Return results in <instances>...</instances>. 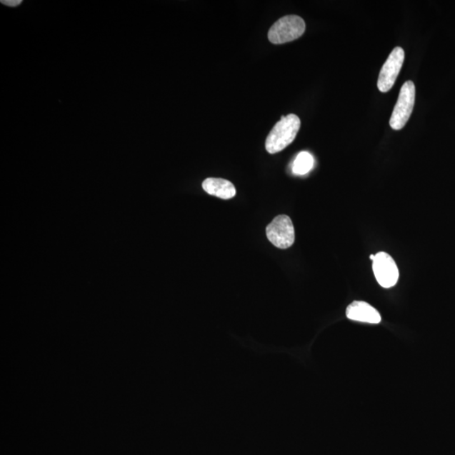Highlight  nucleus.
Returning a JSON list of instances; mask_svg holds the SVG:
<instances>
[{
    "mask_svg": "<svg viewBox=\"0 0 455 455\" xmlns=\"http://www.w3.org/2000/svg\"><path fill=\"white\" fill-rule=\"evenodd\" d=\"M370 259H371L372 261L374 259L375 255H370Z\"/></svg>",
    "mask_w": 455,
    "mask_h": 455,
    "instance_id": "obj_11",
    "label": "nucleus"
},
{
    "mask_svg": "<svg viewBox=\"0 0 455 455\" xmlns=\"http://www.w3.org/2000/svg\"><path fill=\"white\" fill-rule=\"evenodd\" d=\"M416 100V87L409 81L403 84L395 108H394L389 125L394 130H401L406 126L414 111Z\"/></svg>",
    "mask_w": 455,
    "mask_h": 455,
    "instance_id": "obj_3",
    "label": "nucleus"
},
{
    "mask_svg": "<svg viewBox=\"0 0 455 455\" xmlns=\"http://www.w3.org/2000/svg\"><path fill=\"white\" fill-rule=\"evenodd\" d=\"M405 61V51L400 46L394 49L379 75L378 88L382 93L388 92L395 84Z\"/></svg>",
    "mask_w": 455,
    "mask_h": 455,
    "instance_id": "obj_5",
    "label": "nucleus"
},
{
    "mask_svg": "<svg viewBox=\"0 0 455 455\" xmlns=\"http://www.w3.org/2000/svg\"><path fill=\"white\" fill-rule=\"evenodd\" d=\"M301 126L299 116L294 114L281 116L266 139V149L269 154L281 152L296 138Z\"/></svg>",
    "mask_w": 455,
    "mask_h": 455,
    "instance_id": "obj_1",
    "label": "nucleus"
},
{
    "mask_svg": "<svg viewBox=\"0 0 455 455\" xmlns=\"http://www.w3.org/2000/svg\"><path fill=\"white\" fill-rule=\"evenodd\" d=\"M373 271L379 285L384 289L394 287L399 280V269L395 260L386 252H379L373 260Z\"/></svg>",
    "mask_w": 455,
    "mask_h": 455,
    "instance_id": "obj_6",
    "label": "nucleus"
},
{
    "mask_svg": "<svg viewBox=\"0 0 455 455\" xmlns=\"http://www.w3.org/2000/svg\"><path fill=\"white\" fill-rule=\"evenodd\" d=\"M314 157L311 154L306 151L300 152L295 158L292 170L294 175L304 176L312 170L314 166Z\"/></svg>",
    "mask_w": 455,
    "mask_h": 455,
    "instance_id": "obj_9",
    "label": "nucleus"
},
{
    "mask_svg": "<svg viewBox=\"0 0 455 455\" xmlns=\"http://www.w3.org/2000/svg\"><path fill=\"white\" fill-rule=\"evenodd\" d=\"M346 316L349 320L364 323L379 324L381 321V314L377 309L364 301H354L349 304Z\"/></svg>",
    "mask_w": 455,
    "mask_h": 455,
    "instance_id": "obj_7",
    "label": "nucleus"
},
{
    "mask_svg": "<svg viewBox=\"0 0 455 455\" xmlns=\"http://www.w3.org/2000/svg\"><path fill=\"white\" fill-rule=\"evenodd\" d=\"M21 0H2L1 3L4 4V6H17L19 4L21 3Z\"/></svg>",
    "mask_w": 455,
    "mask_h": 455,
    "instance_id": "obj_10",
    "label": "nucleus"
},
{
    "mask_svg": "<svg viewBox=\"0 0 455 455\" xmlns=\"http://www.w3.org/2000/svg\"><path fill=\"white\" fill-rule=\"evenodd\" d=\"M306 31V22L298 16H287L274 23L269 32L274 44H284L299 39Z\"/></svg>",
    "mask_w": 455,
    "mask_h": 455,
    "instance_id": "obj_2",
    "label": "nucleus"
},
{
    "mask_svg": "<svg viewBox=\"0 0 455 455\" xmlns=\"http://www.w3.org/2000/svg\"><path fill=\"white\" fill-rule=\"evenodd\" d=\"M267 239L276 248L288 249L294 245L295 231L292 220L287 215H279L266 229Z\"/></svg>",
    "mask_w": 455,
    "mask_h": 455,
    "instance_id": "obj_4",
    "label": "nucleus"
},
{
    "mask_svg": "<svg viewBox=\"0 0 455 455\" xmlns=\"http://www.w3.org/2000/svg\"><path fill=\"white\" fill-rule=\"evenodd\" d=\"M203 189L208 194L224 200L233 199L236 194L233 183L222 178H207L203 182Z\"/></svg>",
    "mask_w": 455,
    "mask_h": 455,
    "instance_id": "obj_8",
    "label": "nucleus"
}]
</instances>
